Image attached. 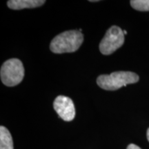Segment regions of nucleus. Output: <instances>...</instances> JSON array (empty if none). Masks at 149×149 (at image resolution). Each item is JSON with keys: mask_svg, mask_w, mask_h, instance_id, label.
Here are the masks:
<instances>
[{"mask_svg": "<svg viewBox=\"0 0 149 149\" xmlns=\"http://www.w3.org/2000/svg\"><path fill=\"white\" fill-rule=\"evenodd\" d=\"M45 3V0H10L7 2V6L12 10H22L40 7Z\"/></svg>", "mask_w": 149, "mask_h": 149, "instance_id": "obj_6", "label": "nucleus"}, {"mask_svg": "<svg viewBox=\"0 0 149 149\" xmlns=\"http://www.w3.org/2000/svg\"><path fill=\"white\" fill-rule=\"evenodd\" d=\"M0 149H14L11 134L3 126H0Z\"/></svg>", "mask_w": 149, "mask_h": 149, "instance_id": "obj_7", "label": "nucleus"}, {"mask_svg": "<svg viewBox=\"0 0 149 149\" xmlns=\"http://www.w3.org/2000/svg\"><path fill=\"white\" fill-rule=\"evenodd\" d=\"M146 136H147V139H148V141H149V128H148V130H147Z\"/></svg>", "mask_w": 149, "mask_h": 149, "instance_id": "obj_10", "label": "nucleus"}, {"mask_svg": "<svg viewBox=\"0 0 149 149\" xmlns=\"http://www.w3.org/2000/svg\"><path fill=\"white\" fill-rule=\"evenodd\" d=\"M126 149H141L140 147H139L138 146H137V145L134 144H130L128 146L127 148Z\"/></svg>", "mask_w": 149, "mask_h": 149, "instance_id": "obj_9", "label": "nucleus"}, {"mask_svg": "<svg viewBox=\"0 0 149 149\" xmlns=\"http://www.w3.org/2000/svg\"><path fill=\"white\" fill-rule=\"evenodd\" d=\"M139 79V76L133 72L117 71L100 75L97 79V84L104 90L116 91L127 84L137 83Z\"/></svg>", "mask_w": 149, "mask_h": 149, "instance_id": "obj_2", "label": "nucleus"}, {"mask_svg": "<svg viewBox=\"0 0 149 149\" xmlns=\"http://www.w3.org/2000/svg\"><path fill=\"white\" fill-rule=\"evenodd\" d=\"M91 2H97V1H99L97 0H90Z\"/></svg>", "mask_w": 149, "mask_h": 149, "instance_id": "obj_11", "label": "nucleus"}, {"mask_svg": "<svg viewBox=\"0 0 149 149\" xmlns=\"http://www.w3.org/2000/svg\"><path fill=\"white\" fill-rule=\"evenodd\" d=\"M123 30L117 26H113L108 30L100 44V51L103 55H111L120 48L124 43Z\"/></svg>", "mask_w": 149, "mask_h": 149, "instance_id": "obj_4", "label": "nucleus"}, {"mask_svg": "<svg viewBox=\"0 0 149 149\" xmlns=\"http://www.w3.org/2000/svg\"><path fill=\"white\" fill-rule=\"evenodd\" d=\"M25 70L19 59H10L2 64L0 70V77L3 84L7 86H15L24 79Z\"/></svg>", "mask_w": 149, "mask_h": 149, "instance_id": "obj_3", "label": "nucleus"}, {"mask_svg": "<svg viewBox=\"0 0 149 149\" xmlns=\"http://www.w3.org/2000/svg\"><path fill=\"white\" fill-rule=\"evenodd\" d=\"M84 41V35L77 30L67 31L57 35L50 44L54 53H73L79 49Z\"/></svg>", "mask_w": 149, "mask_h": 149, "instance_id": "obj_1", "label": "nucleus"}, {"mask_svg": "<svg viewBox=\"0 0 149 149\" xmlns=\"http://www.w3.org/2000/svg\"><path fill=\"white\" fill-rule=\"evenodd\" d=\"M130 3L136 10L149 11V0H131Z\"/></svg>", "mask_w": 149, "mask_h": 149, "instance_id": "obj_8", "label": "nucleus"}, {"mask_svg": "<svg viewBox=\"0 0 149 149\" xmlns=\"http://www.w3.org/2000/svg\"><path fill=\"white\" fill-rule=\"evenodd\" d=\"M123 33H124V35H126V34H127V32H126V31H123Z\"/></svg>", "mask_w": 149, "mask_h": 149, "instance_id": "obj_12", "label": "nucleus"}, {"mask_svg": "<svg viewBox=\"0 0 149 149\" xmlns=\"http://www.w3.org/2000/svg\"><path fill=\"white\" fill-rule=\"evenodd\" d=\"M53 107L59 117L66 122H70L75 117L73 102L68 97L59 95L53 102Z\"/></svg>", "mask_w": 149, "mask_h": 149, "instance_id": "obj_5", "label": "nucleus"}]
</instances>
